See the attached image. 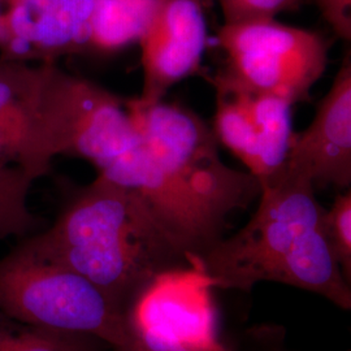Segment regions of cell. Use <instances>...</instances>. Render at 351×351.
Masks as SVG:
<instances>
[{"instance_id":"9c48e42d","label":"cell","mask_w":351,"mask_h":351,"mask_svg":"<svg viewBox=\"0 0 351 351\" xmlns=\"http://www.w3.org/2000/svg\"><path fill=\"white\" fill-rule=\"evenodd\" d=\"M47 63L0 62V165L36 181L50 173L52 155L45 121Z\"/></svg>"},{"instance_id":"7a4b0ae2","label":"cell","mask_w":351,"mask_h":351,"mask_svg":"<svg viewBox=\"0 0 351 351\" xmlns=\"http://www.w3.org/2000/svg\"><path fill=\"white\" fill-rule=\"evenodd\" d=\"M315 190L307 176L289 169L262 184L247 224L198 258L213 288L249 291L258 282H280L350 310V281L326 239V208Z\"/></svg>"},{"instance_id":"e0dca14e","label":"cell","mask_w":351,"mask_h":351,"mask_svg":"<svg viewBox=\"0 0 351 351\" xmlns=\"http://www.w3.org/2000/svg\"><path fill=\"white\" fill-rule=\"evenodd\" d=\"M319 12L336 37L350 43L351 0H314Z\"/></svg>"},{"instance_id":"277c9868","label":"cell","mask_w":351,"mask_h":351,"mask_svg":"<svg viewBox=\"0 0 351 351\" xmlns=\"http://www.w3.org/2000/svg\"><path fill=\"white\" fill-rule=\"evenodd\" d=\"M0 313L26 326L84 335L112 349L134 345L129 315L90 282L21 242L0 259Z\"/></svg>"},{"instance_id":"2e32d148","label":"cell","mask_w":351,"mask_h":351,"mask_svg":"<svg viewBox=\"0 0 351 351\" xmlns=\"http://www.w3.org/2000/svg\"><path fill=\"white\" fill-rule=\"evenodd\" d=\"M224 24L255 19H276L278 13L294 11L301 0H219Z\"/></svg>"},{"instance_id":"44dd1931","label":"cell","mask_w":351,"mask_h":351,"mask_svg":"<svg viewBox=\"0 0 351 351\" xmlns=\"http://www.w3.org/2000/svg\"><path fill=\"white\" fill-rule=\"evenodd\" d=\"M0 1H1V3L4 4V7H5V5H7V4H8L11 0H0Z\"/></svg>"},{"instance_id":"ba28073f","label":"cell","mask_w":351,"mask_h":351,"mask_svg":"<svg viewBox=\"0 0 351 351\" xmlns=\"http://www.w3.org/2000/svg\"><path fill=\"white\" fill-rule=\"evenodd\" d=\"M142 104L164 101L168 91L201 72L207 47L206 0H167L139 38Z\"/></svg>"},{"instance_id":"ffe728a7","label":"cell","mask_w":351,"mask_h":351,"mask_svg":"<svg viewBox=\"0 0 351 351\" xmlns=\"http://www.w3.org/2000/svg\"><path fill=\"white\" fill-rule=\"evenodd\" d=\"M112 351H137L134 348H126V349H113Z\"/></svg>"},{"instance_id":"5b68a950","label":"cell","mask_w":351,"mask_h":351,"mask_svg":"<svg viewBox=\"0 0 351 351\" xmlns=\"http://www.w3.org/2000/svg\"><path fill=\"white\" fill-rule=\"evenodd\" d=\"M217 40L226 55L219 75L241 88L274 94L293 104L307 101L328 65L329 43L322 33L276 19L224 24Z\"/></svg>"},{"instance_id":"30bf717a","label":"cell","mask_w":351,"mask_h":351,"mask_svg":"<svg viewBox=\"0 0 351 351\" xmlns=\"http://www.w3.org/2000/svg\"><path fill=\"white\" fill-rule=\"evenodd\" d=\"M94 0H11L4 7L3 59L55 63L88 52Z\"/></svg>"},{"instance_id":"ac0fdd59","label":"cell","mask_w":351,"mask_h":351,"mask_svg":"<svg viewBox=\"0 0 351 351\" xmlns=\"http://www.w3.org/2000/svg\"><path fill=\"white\" fill-rule=\"evenodd\" d=\"M134 349L137 351H229L226 346L216 349H203V348H189V346H160V345H141L134 342Z\"/></svg>"},{"instance_id":"4fadbf2b","label":"cell","mask_w":351,"mask_h":351,"mask_svg":"<svg viewBox=\"0 0 351 351\" xmlns=\"http://www.w3.org/2000/svg\"><path fill=\"white\" fill-rule=\"evenodd\" d=\"M101 341L26 326L0 313V351H98Z\"/></svg>"},{"instance_id":"9a60e30c","label":"cell","mask_w":351,"mask_h":351,"mask_svg":"<svg viewBox=\"0 0 351 351\" xmlns=\"http://www.w3.org/2000/svg\"><path fill=\"white\" fill-rule=\"evenodd\" d=\"M326 239L348 281L351 278V193L339 194L323 216Z\"/></svg>"},{"instance_id":"5bb4252c","label":"cell","mask_w":351,"mask_h":351,"mask_svg":"<svg viewBox=\"0 0 351 351\" xmlns=\"http://www.w3.org/2000/svg\"><path fill=\"white\" fill-rule=\"evenodd\" d=\"M34 178L19 168L0 165V239L25 237L37 226L29 207Z\"/></svg>"},{"instance_id":"d6986e66","label":"cell","mask_w":351,"mask_h":351,"mask_svg":"<svg viewBox=\"0 0 351 351\" xmlns=\"http://www.w3.org/2000/svg\"><path fill=\"white\" fill-rule=\"evenodd\" d=\"M5 37V27H4V4L0 1V46Z\"/></svg>"},{"instance_id":"6da1fadb","label":"cell","mask_w":351,"mask_h":351,"mask_svg":"<svg viewBox=\"0 0 351 351\" xmlns=\"http://www.w3.org/2000/svg\"><path fill=\"white\" fill-rule=\"evenodd\" d=\"M23 243L88 278L128 315L155 277L193 265L138 195L101 176L64 204L50 228Z\"/></svg>"},{"instance_id":"7c38bea8","label":"cell","mask_w":351,"mask_h":351,"mask_svg":"<svg viewBox=\"0 0 351 351\" xmlns=\"http://www.w3.org/2000/svg\"><path fill=\"white\" fill-rule=\"evenodd\" d=\"M167 0H94L88 51L108 55L137 43Z\"/></svg>"},{"instance_id":"8fae6325","label":"cell","mask_w":351,"mask_h":351,"mask_svg":"<svg viewBox=\"0 0 351 351\" xmlns=\"http://www.w3.org/2000/svg\"><path fill=\"white\" fill-rule=\"evenodd\" d=\"M285 169L307 176L315 189L350 188V51L319 101L311 124L293 134Z\"/></svg>"},{"instance_id":"8992f818","label":"cell","mask_w":351,"mask_h":351,"mask_svg":"<svg viewBox=\"0 0 351 351\" xmlns=\"http://www.w3.org/2000/svg\"><path fill=\"white\" fill-rule=\"evenodd\" d=\"M216 91L213 134L259 184L284 173L294 134L293 103L213 77Z\"/></svg>"},{"instance_id":"52a82bcc","label":"cell","mask_w":351,"mask_h":351,"mask_svg":"<svg viewBox=\"0 0 351 351\" xmlns=\"http://www.w3.org/2000/svg\"><path fill=\"white\" fill-rule=\"evenodd\" d=\"M213 289L198 258L194 265L158 275L130 308L134 342L203 349L224 346L217 339Z\"/></svg>"},{"instance_id":"3957f363","label":"cell","mask_w":351,"mask_h":351,"mask_svg":"<svg viewBox=\"0 0 351 351\" xmlns=\"http://www.w3.org/2000/svg\"><path fill=\"white\" fill-rule=\"evenodd\" d=\"M125 101L155 160L207 224L224 237L229 217L261 195L259 181L223 162L211 126L194 111L164 101Z\"/></svg>"}]
</instances>
